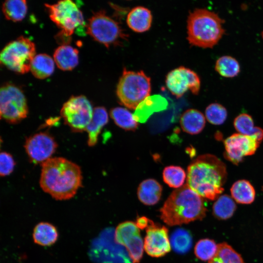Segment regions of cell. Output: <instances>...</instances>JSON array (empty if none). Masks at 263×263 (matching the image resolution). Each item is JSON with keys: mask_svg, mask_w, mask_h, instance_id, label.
<instances>
[{"mask_svg": "<svg viewBox=\"0 0 263 263\" xmlns=\"http://www.w3.org/2000/svg\"><path fill=\"white\" fill-rule=\"evenodd\" d=\"M82 183L80 167L66 158L53 157L41 164L40 186L56 200L73 198Z\"/></svg>", "mask_w": 263, "mask_h": 263, "instance_id": "1", "label": "cell"}, {"mask_svg": "<svg viewBox=\"0 0 263 263\" xmlns=\"http://www.w3.org/2000/svg\"><path fill=\"white\" fill-rule=\"evenodd\" d=\"M226 177L225 164L216 156L206 154L188 166L187 184L202 198L214 200L223 192Z\"/></svg>", "mask_w": 263, "mask_h": 263, "instance_id": "2", "label": "cell"}, {"mask_svg": "<svg viewBox=\"0 0 263 263\" xmlns=\"http://www.w3.org/2000/svg\"><path fill=\"white\" fill-rule=\"evenodd\" d=\"M160 211L161 219L174 226L202 220L207 208L203 198L186 184L170 194Z\"/></svg>", "mask_w": 263, "mask_h": 263, "instance_id": "3", "label": "cell"}, {"mask_svg": "<svg viewBox=\"0 0 263 263\" xmlns=\"http://www.w3.org/2000/svg\"><path fill=\"white\" fill-rule=\"evenodd\" d=\"M224 23L216 13L205 8H196L188 17V40L193 46L211 48L225 34Z\"/></svg>", "mask_w": 263, "mask_h": 263, "instance_id": "4", "label": "cell"}, {"mask_svg": "<svg viewBox=\"0 0 263 263\" xmlns=\"http://www.w3.org/2000/svg\"><path fill=\"white\" fill-rule=\"evenodd\" d=\"M150 78L143 71L124 69L116 88V94L122 104L135 110L150 96Z\"/></svg>", "mask_w": 263, "mask_h": 263, "instance_id": "5", "label": "cell"}, {"mask_svg": "<svg viewBox=\"0 0 263 263\" xmlns=\"http://www.w3.org/2000/svg\"><path fill=\"white\" fill-rule=\"evenodd\" d=\"M51 19L59 27L60 39L70 37L75 30L84 31L86 27L82 12L72 0L58 1L53 4H45Z\"/></svg>", "mask_w": 263, "mask_h": 263, "instance_id": "6", "label": "cell"}, {"mask_svg": "<svg viewBox=\"0 0 263 263\" xmlns=\"http://www.w3.org/2000/svg\"><path fill=\"white\" fill-rule=\"evenodd\" d=\"M35 52L34 43L29 38L21 36L3 48L0 54V63L11 71L26 73L30 70Z\"/></svg>", "mask_w": 263, "mask_h": 263, "instance_id": "7", "label": "cell"}, {"mask_svg": "<svg viewBox=\"0 0 263 263\" xmlns=\"http://www.w3.org/2000/svg\"><path fill=\"white\" fill-rule=\"evenodd\" d=\"M86 29L88 34L107 47L118 44L128 37L119 23L102 10L94 13L86 24Z\"/></svg>", "mask_w": 263, "mask_h": 263, "instance_id": "8", "label": "cell"}, {"mask_svg": "<svg viewBox=\"0 0 263 263\" xmlns=\"http://www.w3.org/2000/svg\"><path fill=\"white\" fill-rule=\"evenodd\" d=\"M0 113L1 118L11 124L18 123L27 117V101L19 88L10 83L1 87Z\"/></svg>", "mask_w": 263, "mask_h": 263, "instance_id": "9", "label": "cell"}, {"mask_svg": "<svg viewBox=\"0 0 263 263\" xmlns=\"http://www.w3.org/2000/svg\"><path fill=\"white\" fill-rule=\"evenodd\" d=\"M94 109L89 100L84 95L71 96L64 103L60 114L64 123L73 131H86L93 115Z\"/></svg>", "mask_w": 263, "mask_h": 263, "instance_id": "10", "label": "cell"}, {"mask_svg": "<svg viewBox=\"0 0 263 263\" xmlns=\"http://www.w3.org/2000/svg\"><path fill=\"white\" fill-rule=\"evenodd\" d=\"M114 240L125 247L133 263L140 262L144 249V243L135 223L126 221L118 225L114 231Z\"/></svg>", "mask_w": 263, "mask_h": 263, "instance_id": "11", "label": "cell"}, {"mask_svg": "<svg viewBox=\"0 0 263 263\" xmlns=\"http://www.w3.org/2000/svg\"><path fill=\"white\" fill-rule=\"evenodd\" d=\"M166 84L170 93L177 98L181 97L188 90L194 94H197L201 87L198 75L184 66L170 71L166 76Z\"/></svg>", "mask_w": 263, "mask_h": 263, "instance_id": "12", "label": "cell"}, {"mask_svg": "<svg viewBox=\"0 0 263 263\" xmlns=\"http://www.w3.org/2000/svg\"><path fill=\"white\" fill-rule=\"evenodd\" d=\"M24 147L31 162L42 164L51 158L56 150L57 144L49 133L41 132L27 138Z\"/></svg>", "mask_w": 263, "mask_h": 263, "instance_id": "13", "label": "cell"}, {"mask_svg": "<svg viewBox=\"0 0 263 263\" xmlns=\"http://www.w3.org/2000/svg\"><path fill=\"white\" fill-rule=\"evenodd\" d=\"M260 144L251 137L239 133L233 134L224 141L225 157L233 164L238 165L244 157L254 154Z\"/></svg>", "mask_w": 263, "mask_h": 263, "instance_id": "14", "label": "cell"}, {"mask_svg": "<svg viewBox=\"0 0 263 263\" xmlns=\"http://www.w3.org/2000/svg\"><path fill=\"white\" fill-rule=\"evenodd\" d=\"M144 248L146 252L152 257L165 256L171 250L168 229L165 226L155 224L152 221L146 228Z\"/></svg>", "mask_w": 263, "mask_h": 263, "instance_id": "15", "label": "cell"}, {"mask_svg": "<svg viewBox=\"0 0 263 263\" xmlns=\"http://www.w3.org/2000/svg\"><path fill=\"white\" fill-rule=\"evenodd\" d=\"M152 16L151 11L146 7L138 6L132 9L127 16L128 26L132 30L142 33L151 27Z\"/></svg>", "mask_w": 263, "mask_h": 263, "instance_id": "16", "label": "cell"}, {"mask_svg": "<svg viewBox=\"0 0 263 263\" xmlns=\"http://www.w3.org/2000/svg\"><path fill=\"white\" fill-rule=\"evenodd\" d=\"M167 101L163 97L154 95L148 97L135 109L133 117L137 122L144 123L154 112H159L166 108Z\"/></svg>", "mask_w": 263, "mask_h": 263, "instance_id": "17", "label": "cell"}, {"mask_svg": "<svg viewBox=\"0 0 263 263\" xmlns=\"http://www.w3.org/2000/svg\"><path fill=\"white\" fill-rule=\"evenodd\" d=\"M162 186L155 180L148 179L143 181L137 188V196L144 205L151 206L156 204L160 199Z\"/></svg>", "mask_w": 263, "mask_h": 263, "instance_id": "18", "label": "cell"}, {"mask_svg": "<svg viewBox=\"0 0 263 263\" xmlns=\"http://www.w3.org/2000/svg\"><path fill=\"white\" fill-rule=\"evenodd\" d=\"M109 121L108 113L103 107H96L94 109L93 115L86 131L88 135V145L93 147L96 145L98 137L103 127Z\"/></svg>", "mask_w": 263, "mask_h": 263, "instance_id": "19", "label": "cell"}, {"mask_svg": "<svg viewBox=\"0 0 263 263\" xmlns=\"http://www.w3.org/2000/svg\"><path fill=\"white\" fill-rule=\"evenodd\" d=\"M53 56L57 66L63 71L71 70L78 63V50L67 44L58 47L55 50Z\"/></svg>", "mask_w": 263, "mask_h": 263, "instance_id": "20", "label": "cell"}, {"mask_svg": "<svg viewBox=\"0 0 263 263\" xmlns=\"http://www.w3.org/2000/svg\"><path fill=\"white\" fill-rule=\"evenodd\" d=\"M205 124V116L196 109L188 110L181 116L180 125L182 130L190 134H196L201 132Z\"/></svg>", "mask_w": 263, "mask_h": 263, "instance_id": "21", "label": "cell"}, {"mask_svg": "<svg viewBox=\"0 0 263 263\" xmlns=\"http://www.w3.org/2000/svg\"><path fill=\"white\" fill-rule=\"evenodd\" d=\"M234 126L239 133L251 137L260 143L263 139V130L254 126L253 120L248 114L238 115L234 120Z\"/></svg>", "mask_w": 263, "mask_h": 263, "instance_id": "22", "label": "cell"}, {"mask_svg": "<svg viewBox=\"0 0 263 263\" xmlns=\"http://www.w3.org/2000/svg\"><path fill=\"white\" fill-rule=\"evenodd\" d=\"M58 238L56 227L47 222L38 223L34 227L33 239L35 243L42 246L53 244Z\"/></svg>", "mask_w": 263, "mask_h": 263, "instance_id": "23", "label": "cell"}, {"mask_svg": "<svg viewBox=\"0 0 263 263\" xmlns=\"http://www.w3.org/2000/svg\"><path fill=\"white\" fill-rule=\"evenodd\" d=\"M232 198L238 203L250 204L255 198V190L251 183L246 180L235 182L230 188Z\"/></svg>", "mask_w": 263, "mask_h": 263, "instance_id": "24", "label": "cell"}, {"mask_svg": "<svg viewBox=\"0 0 263 263\" xmlns=\"http://www.w3.org/2000/svg\"><path fill=\"white\" fill-rule=\"evenodd\" d=\"M54 68V60L50 56L39 54L36 55L33 59L30 71L36 78L44 79L52 74Z\"/></svg>", "mask_w": 263, "mask_h": 263, "instance_id": "25", "label": "cell"}, {"mask_svg": "<svg viewBox=\"0 0 263 263\" xmlns=\"http://www.w3.org/2000/svg\"><path fill=\"white\" fill-rule=\"evenodd\" d=\"M236 209L232 198L227 194L220 196L213 204V214L218 219L226 220L231 218Z\"/></svg>", "mask_w": 263, "mask_h": 263, "instance_id": "26", "label": "cell"}, {"mask_svg": "<svg viewBox=\"0 0 263 263\" xmlns=\"http://www.w3.org/2000/svg\"><path fill=\"white\" fill-rule=\"evenodd\" d=\"M27 4L25 0H7L2 5L5 17L14 21L21 20L27 13Z\"/></svg>", "mask_w": 263, "mask_h": 263, "instance_id": "27", "label": "cell"}, {"mask_svg": "<svg viewBox=\"0 0 263 263\" xmlns=\"http://www.w3.org/2000/svg\"><path fill=\"white\" fill-rule=\"evenodd\" d=\"M208 263H244L241 255L230 245L224 242L218 244L215 256Z\"/></svg>", "mask_w": 263, "mask_h": 263, "instance_id": "28", "label": "cell"}, {"mask_svg": "<svg viewBox=\"0 0 263 263\" xmlns=\"http://www.w3.org/2000/svg\"><path fill=\"white\" fill-rule=\"evenodd\" d=\"M110 116L116 125L125 130L134 131L138 126L133 115L126 108H114L110 111Z\"/></svg>", "mask_w": 263, "mask_h": 263, "instance_id": "29", "label": "cell"}, {"mask_svg": "<svg viewBox=\"0 0 263 263\" xmlns=\"http://www.w3.org/2000/svg\"><path fill=\"white\" fill-rule=\"evenodd\" d=\"M215 70L223 77L232 78L239 74L240 65L239 62L233 57L223 56L216 60Z\"/></svg>", "mask_w": 263, "mask_h": 263, "instance_id": "30", "label": "cell"}, {"mask_svg": "<svg viewBox=\"0 0 263 263\" xmlns=\"http://www.w3.org/2000/svg\"><path fill=\"white\" fill-rule=\"evenodd\" d=\"M192 244L189 233L184 229L175 230L170 238V244L172 249L178 253H186L190 249Z\"/></svg>", "mask_w": 263, "mask_h": 263, "instance_id": "31", "label": "cell"}, {"mask_svg": "<svg viewBox=\"0 0 263 263\" xmlns=\"http://www.w3.org/2000/svg\"><path fill=\"white\" fill-rule=\"evenodd\" d=\"M186 177L185 170L179 166H168L163 171V181L171 188H178L182 187Z\"/></svg>", "mask_w": 263, "mask_h": 263, "instance_id": "32", "label": "cell"}, {"mask_svg": "<svg viewBox=\"0 0 263 263\" xmlns=\"http://www.w3.org/2000/svg\"><path fill=\"white\" fill-rule=\"evenodd\" d=\"M217 249L218 244L214 240L208 238L203 239L196 244L194 254L200 260L209 261L215 256Z\"/></svg>", "mask_w": 263, "mask_h": 263, "instance_id": "33", "label": "cell"}, {"mask_svg": "<svg viewBox=\"0 0 263 263\" xmlns=\"http://www.w3.org/2000/svg\"><path fill=\"white\" fill-rule=\"evenodd\" d=\"M205 116L211 124L219 125L223 124L227 117V112L225 107L219 103L209 105L205 110Z\"/></svg>", "mask_w": 263, "mask_h": 263, "instance_id": "34", "label": "cell"}, {"mask_svg": "<svg viewBox=\"0 0 263 263\" xmlns=\"http://www.w3.org/2000/svg\"><path fill=\"white\" fill-rule=\"evenodd\" d=\"M15 162L13 156L5 151L1 152L0 154V175L6 176L10 174L13 171Z\"/></svg>", "mask_w": 263, "mask_h": 263, "instance_id": "35", "label": "cell"}, {"mask_svg": "<svg viewBox=\"0 0 263 263\" xmlns=\"http://www.w3.org/2000/svg\"><path fill=\"white\" fill-rule=\"evenodd\" d=\"M151 220L145 217L138 218L136 220V224L140 229L147 228Z\"/></svg>", "mask_w": 263, "mask_h": 263, "instance_id": "36", "label": "cell"}]
</instances>
